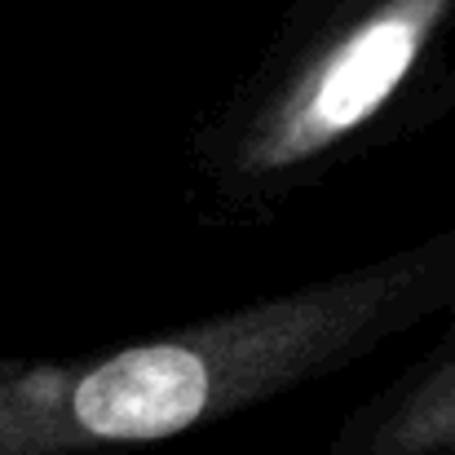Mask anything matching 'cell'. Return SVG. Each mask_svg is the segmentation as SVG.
Segmentation results:
<instances>
[{
	"label": "cell",
	"mask_w": 455,
	"mask_h": 455,
	"mask_svg": "<svg viewBox=\"0 0 455 455\" xmlns=\"http://www.w3.org/2000/svg\"><path fill=\"white\" fill-rule=\"evenodd\" d=\"M438 9H443V0H394L380 18L363 22L323 67L309 107L288 133L283 155L309 151V147L354 129L358 120H367L389 98V89L407 76V67L420 49V36L429 31Z\"/></svg>",
	"instance_id": "obj_2"
},
{
	"label": "cell",
	"mask_w": 455,
	"mask_h": 455,
	"mask_svg": "<svg viewBox=\"0 0 455 455\" xmlns=\"http://www.w3.org/2000/svg\"><path fill=\"white\" fill-rule=\"evenodd\" d=\"M208 403V367L186 345H142L93 367L71 394V420L111 443L168 438Z\"/></svg>",
	"instance_id": "obj_1"
}]
</instances>
